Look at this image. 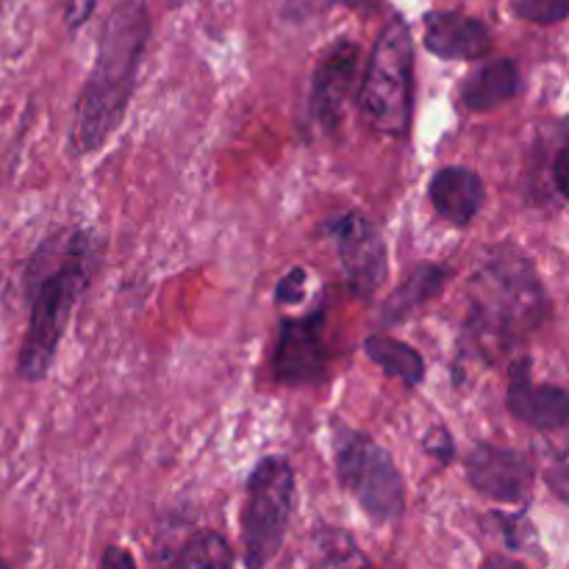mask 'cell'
<instances>
[{
    "mask_svg": "<svg viewBox=\"0 0 569 569\" xmlns=\"http://www.w3.org/2000/svg\"><path fill=\"white\" fill-rule=\"evenodd\" d=\"M100 261V239L89 228H64L37 244L22 272L28 298V331L17 372L26 381H44L53 367L78 300L87 292Z\"/></svg>",
    "mask_w": 569,
    "mask_h": 569,
    "instance_id": "cell-1",
    "label": "cell"
},
{
    "mask_svg": "<svg viewBox=\"0 0 569 569\" xmlns=\"http://www.w3.org/2000/svg\"><path fill=\"white\" fill-rule=\"evenodd\" d=\"M467 337L489 359L517 348L550 317V300L533 261L515 244H492L467 283Z\"/></svg>",
    "mask_w": 569,
    "mask_h": 569,
    "instance_id": "cell-2",
    "label": "cell"
},
{
    "mask_svg": "<svg viewBox=\"0 0 569 569\" xmlns=\"http://www.w3.org/2000/svg\"><path fill=\"white\" fill-rule=\"evenodd\" d=\"M148 39V6L142 0H120L106 20L98 59L78 94L70 128L72 156L94 153L122 126Z\"/></svg>",
    "mask_w": 569,
    "mask_h": 569,
    "instance_id": "cell-3",
    "label": "cell"
},
{
    "mask_svg": "<svg viewBox=\"0 0 569 569\" xmlns=\"http://www.w3.org/2000/svg\"><path fill=\"white\" fill-rule=\"evenodd\" d=\"M359 109L376 133H409L415 109V37L403 17H392L378 33L361 78Z\"/></svg>",
    "mask_w": 569,
    "mask_h": 569,
    "instance_id": "cell-4",
    "label": "cell"
},
{
    "mask_svg": "<svg viewBox=\"0 0 569 569\" xmlns=\"http://www.w3.org/2000/svg\"><path fill=\"white\" fill-rule=\"evenodd\" d=\"M333 456H337L339 483L376 526H389L403 517V476L381 445L361 431L339 428L333 437Z\"/></svg>",
    "mask_w": 569,
    "mask_h": 569,
    "instance_id": "cell-5",
    "label": "cell"
},
{
    "mask_svg": "<svg viewBox=\"0 0 569 569\" xmlns=\"http://www.w3.org/2000/svg\"><path fill=\"white\" fill-rule=\"evenodd\" d=\"M295 509V470L283 456H264L244 483V565L264 567L281 553Z\"/></svg>",
    "mask_w": 569,
    "mask_h": 569,
    "instance_id": "cell-6",
    "label": "cell"
},
{
    "mask_svg": "<svg viewBox=\"0 0 569 569\" xmlns=\"http://www.w3.org/2000/svg\"><path fill=\"white\" fill-rule=\"evenodd\" d=\"M331 350L326 342V309L303 317H287L278 333L272 372L283 387H317L328 378Z\"/></svg>",
    "mask_w": 569,
    "mask_h": 569,
    "instance_id": "cell-7",
    "label": "cell"
},
{
    "mask_svg": "<svg viewBox=\"0 0 569 569\" xmlns=\"http://www.w3.org/2000/svg\"><path fill=\"white\" fill-rule=\"evenodd\" d=\"M337 242L339 261L350 292L359 300H370L381 289L389 272V253L381 231L361 211H348L328 226Z\"/></svg>",
    "mask_w": 569,
    "mask_h": 569,
    "instance_id": "cell-8",
    "label": "cell"
},
{
    "mask_svg": "<svg viewBox=\"0 0 569 569\" xmlns=\"http://www.w3.org/2000/svg\"><path fill=\"white\" fill-rule=\"evenodd\" d=\"M359 81L361 48L353 39H337L322 53L315 78H311V114H315L317 126H322L326 131H337L342 126Z\"/></svg>",
    "mask_w": 569,
    "mask_h": 569,
    "instance_id": "cell-9",
    "label": "cell"
},
{
    "mask_svg": "<svg viewBox=\"0 0 569 569\" xmlns=\"http://www.w3.org/2000/svg\"><path fill=\"white\" fill-rule=\"evenodd\" d=\"M465 470L470 487L495 503H526L533 492V465L520 450L481 442L465 459Z\"/></svg>",
    "mask_w": 569,
    "mask_h": 569,
    "instance_id": "cell-10",
    "label": "cell"
},
{
    "mask_svg": "<svg viewBox=\"0 0 569 569\" xmlns=\"http://www.w3.org/2000/svg\"><path fill=\"white\" fill-rule=\"evenodd\" d=\"M506 409L515 420L539 433H556L569 428V392L553 383H533L528 356L509 367Z\"/></svg>",
    "mask_w": 569,
    "mask_h": 569,
    "instance_id": "cell-11",
    "label": "cell"
},
{
    "mask_svg": "<svg viewBox=\"0 0 569 569\" xmlns=\"http://www.w3.org/2000/svg\"><path fill=\"white\" fill-rule=\"evenodd\" d=\"M422 44L445 61H478L492 50V31L483 20L461 11H431L426 14Z\"/></svg>",
    "mask_w": 569,
    "mask_h": 569,
    "instance_id": "cell-12",
    "label": "cell"
},
{
    "mask_svg": "<svg viewBox=\"0 0 569 569\" xmlns=\"http://www.w3.org/2000/svg\"><path fill=\"white\" fill-rule=\"evenodd\" d=\"M428 198L445 222L465 228L481 214L483 200H487V183L470 167L450 164L437 170V176L431 178Z\"/></svg>",
    "mask_w": 569,
    "mask_h": 569,
    "instance_id": "cell-13",
    "label": "cell"
},
{
    "mask_svg": "<svg viewBox=\"0 0 569 569\" xmlns=\"http://www.w3.org/2000/svg\"><path fill=\"white\" fill-rule=\"evenodd\" d=\"M520 70L511 59L483 61L465 78L459 100L467 111H492L520 94Z\"/></svg>",
    "mask_w": 569,
    "mask_h": 569,
    "instance_id": "cell-14",
    "label": "cell"
},
{
    "mask_svg": "<svg viewBox=\"0 0 569 569\" xmlns=\"http://www.w3.org/2000/svg\"><path fill=\"white\" fill-rule=\"evenodd\" d=\"M448 281V270L442 264H420L403 278L398 289L383 300L381 320L383 326H400L409 317H415L428 300L437 298Z\"/></svg>",
    "mask_w": 569,
    "mask_h": 569,
    "instance_id": "cell-15",
    "label": "cell"
},
{
    "mask_svg": "<svg viewBox=\"0 0 569 569\" xmlns=\"http://www.w3.org/2000/svg\"><path fill=\"white\" fill-rule=\"evenodd\" d=\"M365 353L372 365H378L387 378H398L406 389H417L426 381V359L420 350L411 345L400 342L395 337H367L365 339Z\"/></svg>",
    "mask_w": 569,
    "mask_h": 569,
    "instance_id": "cell-16",
    "label": "cell"
},
{
    "mask_svg": "<svg viewBox=\"0 0 569 569\" xmlns=\"http://www.w3.org/2000/svg\"><path fill=\"white\" fill-rule=\"evenodd\" d=\"M233 553L228 548L226 539L214 531H198L194 537H189L181 545L178 556H172L170 565L181 569H200V567H214V569H228L233 567Z\"/></svg>",
    "mask_w": 569,
    "mask_h": 569,
    "instance_id": "cell-17",
    "label": "cell"
},
{
    "mask_svg": "<svg viewBox=\"0 0 569 569\" xmlns=\"http://www.w3.org/2000/svg\"><path fill=\"white\" fill-rule=\"evenodd\" d=\"M317 550H320V565L326 567L367 565V559L356 548V539L348 531H339V528H326L317 537Z\"/></svg>",
    "mask_w": 569,
    "mask_h": 569,
    "instance_id": "cell-18",
    "label": "cell"
},
{
    "mask_svg": "<svg viewBox=\"0 0 569 569\" xmlns=\"http://www.w3.org/2000/svg\"><path fill=\"white\" fill-rule=\"evenodd\" d=\"M495 520H500V531H503L506 548L509 550H537V531H533V522L528 520L526 511L520 515H492Z\"/></svg>",
    "mask_w": 569,
    "mask_h": 569,
    "instance_id": "cell-19",
    "label": "cell"
},
{
    "mask_svg": "<svg viewBox=\"0 0 569 569\" xmlns=\"http://www.w3.org/2000/svg\"><path fill=\"white\" fill-rule=\"evenodd\" d=\"M515 11L517 17L537 26H556L569 17V0H520Z\"/></svg>",
    "mask_w": 569,
    "mask_h": 569,
    "instance_id": "cell-20",
    "label": "cell"
},
{
    "mask_svg": "<svg viewBox=\"0 0 569 569\" xmlns=\"http://www.w3.org/2000/svg\"><path fill=\"white\" fill-rule=\"evenodd\" d=\"M306 289H309V272L303 267H295L278 281L276 300L283 306H298L306 300Z\"/></svg>",
    "mask_w": 569,
    "mask_h": 569,
    "instance_id": "cell-21",
    "label": "cell"
},
{
    "mask_svg": "<svg viewBox=\"0 0 569 569\" xmlns=\"http://www.w3.org/2000/svg\"><path fill=\"white\" fill-rule=\"evenodd\" d=\"M422 448H426L428 456H433V459L442 461V465H450L456 456V442L445 426H433L431 431L422 437Z\"/></svg>",
    "mask_w": 569,
    "mask_h": 569,
    "instance_id": "cell-22",
    "label": "cell"
},
{
    "mask_svg": "<svg viewBox=\"0 0 569 569\" xmlns=\"http://www.w3.org/2000/svg\"><path fill=\"white\" fill-rule=\"evenodd\" d=\"M94 6H98V0H70V3H67V11H64L67 28H70V31H78V28H81L83 22L92 17Z\"/></svg>",
    "mask_w": 569,
    "mask_h": 569,
    "instance_id": "cell-23",
    "label": "cell"
},
{
    "mask_svg": "<svg viewBox=\"0 0 569 569\" xmlns=\"http://www.w3.org/2000/svg\"><path fill=\"white\" fill-rule=\"evenodd\" d=\"M553 181H556V189H559L561 198L569 200V148L561 150L559 159H556Z\"/></svg>",
    "mask_w": 569,
    "mask_h": 569,
    "instance_id": "cell-24",
    "label": "cell"
},
{
    "mask_svg": "<svg viewBox=\"0 0 569 569\" xmlns=\"http://www.w3.org/2000/svg\"><path fill=\"white\" fill-rule=\"evenodd\" d=\"M100 565L109 567V569H114V567L133 569V567H137V559H133L131 553H126V550H120V548H106V553H103V559H100Z\"/></svg>",
    "mask_w": 569,
    "mask_h": 569,
    "instance_id": "cell-25",
    "label": "cell"
},
{
    "mask_svg": "<svg viewBox=\"0 0 569 569\" xmlns=\"http://www.w3.org/2000/svg\"><path fill=\"white\" fill-rule=\"evenodd\" d=\"M0 567H6V559H0Z\"/></svg>",
    "mask_w": 569,
    "mask_h": 569,
    "instance_id": "cell-26",
    "label": "cell"
},
{
    "mask_svg": "<svg viewBox=\"0 0 569 569\" xmlns=\"http://www.w3.org/2000/svg\"><path fill=\"white\" fill-rule=\"evenodd\" d=\"M348 3H359V0H348Z\"/></svg>",
    "mask_w": 569,
    "mask_h": 569,
    "instance_id": "cell-27",
    "label": "cell"
}]
</instances>
